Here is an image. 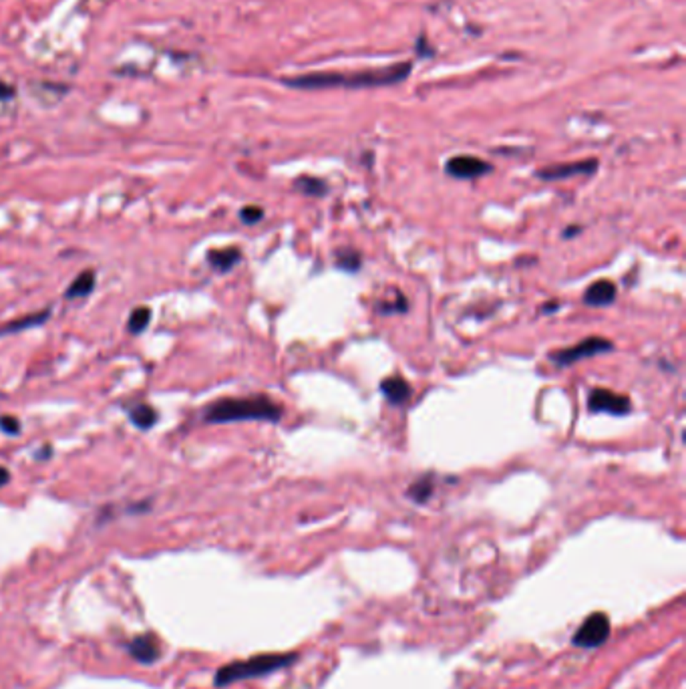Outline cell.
Segmentation results:
<instances>
[{
    "label": "cell",
    "instance_id": "1",
    "mask_svg": "<svg viewBox=\"0 0 686 689\" xmlns=\"http://www.w3.org/2000/svg\"><path fill=\"white\" fill-rule=\"evenodd\" d=\"M411 61L391 65L384 69H371V71H357V73H310L302 77L286 79V85L296 89H330V87H349V89H362V87H383L393 85L409 77Z\"/></svg>",
    "mask_w": 686,
    "mask_h": 689
},
{
    "label": "cell",
    "instance_id": "2",
    "mask_svg": "<svg viewBox=\"0 0 686 689\" xmlns=\"http://www.w3.org/2000/svg\"><path fill=\"white\" fill-rule=\"evenodd\" d=\"M284 409L268 396L224 397L203 409V421L208 423H232V421H280Z\"/></svg>",
    "mask_w": 686,
    "mask_h": 689
},
{
    "label": "cell",
    "instance_id": "3",
    "mask_svg": "<svg viewBox=\"0 0 686 689\" xmlns=\"http://www.w3.org/2000/svg\"><path fill=\"white\" fill-rule=\"evenodd\" d=\"M296 659H298L296 653H268V655L250 657L246 661H234V663L220 667L214 681L217 688H224V685L236 683L242 679L264 678L278 669L292 665Z\"/></svg>",
    "mask_w": 686,
    "mask_h": 689
},
{
    "label": "cell",
    "instance_id": "4",
    "mask_svg": "<svg viewBox=\"0 0 686 689\" xmlns=\"http://www.w3.org/2000/svg\"><path fill=\"white\" fill-rule=\"evenodd\" d=\"M606 351H612V341L604 339V337H588V339L580 341L574 347L553 351L550 355V359L556 363L558 367H570V365L582 361V359L596 357V355H602V353H606Z\"/></svg>",
    "mask_w": 686,
    "mask_h": 689
},
{
    "label": "cell",
    "instance_id": "5",
    "mask_svg": "<svg viewBox=\"0 0 686 689\" xmlns=\"http://www.w3.org/2000/svg\"><path fill=\"white\" fill-rule=\"evenodd\" d=\"M608 637H610L608 615L606 613H594L580 625V629L572 637V643L575 647H582V649H590V647H600L602 643H606Z\"/></svg>",
    "mask_w": 686,
    "mask_h": 689
},
{
    "label": "cell",
    "instance_id": "6",
    "mask_svg": "<svg viewBox=\"0 0 686 689\" xmlns=\"http://www.w3.org/2000/svg\"><path fill=\"white\" fill-rule=\"evenodd\" d=\"M588 409L592 413H610V416H626L630 413V397L614 393L610 389H594L588 396Z\"/></svg>",
    "mask_w": 686,
    "mask_h": 689
},
{
    "label": "cell",
    "instance_id": "7",
    "mask_svg": "<svg viewBox=\"0 0 686 689\" xmlns=\"http://www.w3.org/2000/svg\"><path fill=\"white\" fill-rule=\"evenodd\" d=\"M445 170L457 180H475V178L489 173L491 164H487L481 158H473V156H455L447 161Z\"/></svg>",
    "mask_w": 686,
    "mask_h": 689
},
{
    "label": "cell",
    "instance_id": "8",
    "mask_svg": "<svg viewBox=\"0 0 686 689\" xmlns=\"http://www.w3.org/2000/svg\"><path fill=\"white\" fill-rule=\"evenodd\" d=\"M598 168L596 159H584V161H574V164H560V166H550L546 170L538 171L541 180H565L574 176H590Z\"/></svg>",
    "mask_w": 686,
    "mask_h": 689
},
{
    "label": "cell",
    "instance_id": "9",
    "mask_svg": "<svg viewBox=\"0 0 686 689\" xmlns=\"http://www.w3.org/2000/svg\"><path fill=\"white\" fill-rule=\"evenodd\" d=\"M129 653L135 657L137 661H141V663H153V661H158L159 655H161V647H159V641L155 637L141 635V637H137V639L131 641Z\"/></svg>",
    "mask_w": 686,
    "mask_h": 689
},
{
    "label": "cell",
    "instance_id": "10",
    "mask_svg": "<svg viewBox=\"0 0 686 689\" xmlns=\"http://www.w3.org/2000/svg\"><path fill=\"white\" fill-rule=\"evenodd\" d=\"M614 298H616V284L606 278L596 281L584 294L585 305L590 306H606L614 303Z\"/></svg>",
    "mask_w": 686,
    "mask_h": 689
},
{
    "label": "cell",
    "instance_id": "11",
    "mask_svg": "<svg viewBox=\"0 0 686 689\" xmlns=\"http://www.w3.org/2000/svg\"><path fill=\"white\" fill-rule=\"evenodd\" d=\"M208 264L217 272H230L237 262L242 260V250L237 246H227V248H215L208 252Z\"/></svg>",
    "mask_w": 686,
    "mask_h": 689
},
{
    "label": "cell",
    "instance_id": "12",
    "mask_svg": "<svg viewBox=\"0 0 686 689\" xmlns=\"http://www.w3.org/2000/svg\"><path fill=\"white\" fill-rule=\"evenodd\" d=\"M381 391H383V396L386 397L393 406H403V403H406L411 393H413V391H411V385L406 383L401 375L386 377L383 383H381Z\"/></svg>",
    "mask_w": 686,
    "mask_h": 689
},
{
    "label": "cell",
    "instance_id": "13",
    "mask_svg": "<svg viewBox=\"0 0 686 689\" xmlns=\"http://www.w3.org/2000/svg\"><path fill=\"white\" fill-rule=\"evenodd\" d=\"M93 288H95V272L93 271L81 272L79 276L73 281V284L67 288L65 298H68V301L85 298V296H89V294L93 293Z\"/></svg>",
    "mask_w": 686,
    "mask_h": 689
},
{
    "label": "cell",
    "instance_id": "14",
    "mask_svg": "<svg viewBox=\"0 0 686 689\" xmlns=\"http://www.w3.org/2000/svg\"><path fill=\"white\" fill-rule=\"evenodd\" d=\"M129 418L139 430H151L158 423V411L147 403H139L129 409Z\"/></svg>",
    "mask_w": 686,
    "mask_h": 689
},
{
    "label": "cell",
    "instance_id": "15",
    "mask_svg": "<svg viewBox=\"0 0 686 689\" xmlns=\"http://www.w3.org/2000/svg\"><path fill=\"white\" fill-rule=\"evenodd\" d=\"M51 316V311H43V313H36V315H29L24 318H19V321H12L9 325L0 327V335H9V333H16V331H24V328H33L36 325H43L46 318Z\"/></svg>",
    "mask_w": 686,
    "mask_h": 689
},
{
    "label": "cell",
    "instance_id": "16",
    "mask_svg": "<svg viewBox=\"0 0 686 689\" xmlns=\"http://www.w3.org/2000/svg\"><path fill=\"white\" fill-rule=\"evenodd\" d=\"M433 490H435V480H433V476L427 474L409 486V496L413 498L416 504H425L429 498L433 496Z\"/></svg>",
    "mask_w": 686,
    "mask_h": 689
},
{
    "label": "cell",
    "instance_id": "17",
    "mask_svg": "<svg viewBox=\"0 0 686 689\" xmlns=\"http://www.w3.org/2000/svg\"><path fill=\"white\" fill-rule=\"evenodd\" d=\"M296 190H300L304 196H310V198H322L328 193V186L316 178H300L296 180Z\"/></svg>",
    "mask_w": 686,
    "mask_h": 689
},
{
    "label": "cell",
    "instance_id": "18",
    "mask_svg": "<svg viewBox=\"0 0 686 689\" xmlns=\"http://www.w3.org/2000/svg\"><path fill=\"white\" fill-rule=\"evenodd\" d=\"M334 260H337L338 268H342V271H350V272L359 271L360 262H362V258H360L359 252H357V250H352V248L337 250V254H334Z\"/></svg>",
    "mask_w": 686,
    "mask_h": 689
},
{
    "label": "cell",
    "instance_id": "19",
    "mask_svg": "<svg viewBox=\"0 0 686 689\" xmlns=\"http://www.w3.org/2000/svg\"><path fill=\"white\" fill-rule=\"evenodd\" d=\"M149 321H151V308H147V306H139V308H135V311L131 313V316H129V321H127V328H129V333L139 335V333H143V331H145L147 325H149Z\"/></svg>",
    "mask_w": 686,
    "mask_h": 689
},
{
    "label": "cell",
    "instance_id": "20",
    "mask_svg": "<svg viewBox=\"0 0 686 689\" xmlns=\"http://www.w3.org/2000/svg\"><path fill=\"white\" fill-rule=\"evenodd\" d=\"M406 308H409V303H406V298L403 296V294H396V298H394L393 303H383V305L379 306V311H381L383 315H391V313H405Z\"/></svg>",
    "mask_w": 686,
    "mask_h": 689
},
{
    "label": "cell",
    "instance_id": "21",
    "mask_svg": "<svg viewBox=\"0 0 686 689\" xmlns=\"http://www.w3.org/2000/svg\"><path fill=\"white\" fill-rule=\"evenodd\" d=\"M262 218H264V210L258 208V206H246V208L240 210V220L244 224H256Z\"/></svg>",
    "mask_w": 686,
    "mask_h": 689
},
{
    "label": "cell",
    "instance_id": "22",
    "mask_svg": "<svg viewBox=\"0 0 686 689\" xmlns=\"http://www.w3.org/2000/svg\"><path fill=\"white\" fill-rule=\"evenodd\" d=\"M0 431H4V433H9V436H16V433H21V423H19V419L12 418V416H2V418H0Z\"/></svg>",
    "mask_w": 686,
    "mask_h": 689
},
{
    "label": "cell",
    "instance_id": "23",
    "mask_svg": "<svg viewBox=\"0 0 686 689\" xmlns=\"http://www.w3.org/2000/svg\"><path fill=\"white\" fill-rule=\"evenodd\" d=\"M9 482H11V472H9L6 468H2V466H0V488L6 486Z\"/></svg>",
    "mask_w": 686,
    "mask_h": 689
},
{
    "label": "cell",
    "instance_id": "24",
    "mask_svg": "<svg viewBox=\"0 0 686 689\" xmlns=\"http://www.w3.org/2000/svg\"><path fill=\"white\" fill-rule=\"evenodd\" d=\"M11 95H12L11 87H6V85H2V83H0V99H4V97H11Z\"/></svg>",
    "mask_w": 686,
    "mask_h": 689
},
{
    "label": "cell",
    "instance_id": "25",
    "mask_svg": "<svg viewBox=\"0 0 686 689\" xmlns=\"http://www.w3.org/2000/svg\"><path fill=\"white\" fill-rule=\"evenodd\" d=\"M556 308H560V305H558V303H550V305H546L541 308V313H550V311H556Z\"/></svg>",
    "mask_w": 686,
    "mask_h": 689
}]
</instances>
